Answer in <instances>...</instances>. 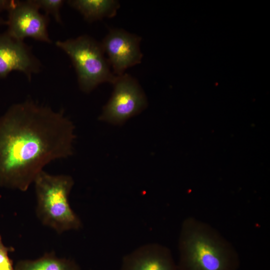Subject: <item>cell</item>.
<instances>
[{
	"label": "cell",
	"instance_id": "30bf717a",
	"mask_svg": "<svg viewBox=\"0 0 270 270\" xmlns=\"http://www.w3.org/2000/svg\"><path fill=\"white\" fill-rule=\"evenodd\" d=\"M72 8L78 12L90 22L112 18L117 14L120 4L116 0H70Z\"/></svg>",
	"mask_w": 270,
	"mask_h": 270
},
{
	"label": "cell",
	"instance_id": "277c9868",
	"mask_svg": "<svg viewBox=\"0 0 270 270\" xmlns=\"http://www.w3.org/2000/svg\"><path fill=\"white\" fill-rule=\"evenodd\" d=\"M57 47L70 58L75 69L80 89L88 93L98 85L112 84L116 76L112 70L101 43L84 34L64 40H57Z\"/></svg>",
	"mask_w": 270,
	"mask_h": 270
},
{
	"label": "cell",
	"instance_id": "5bb4252c",
	"mask_svg": "<svg viewBox=\"0 0 270 270\" xmlns=\"http://www.w3.org/2000/svg\"><path fill=\"white\" fill-rule=\"evenodd\" d=\"M15 0H0V12L4 10H8L12 6Z\"/></svg>",
	"mask_w": 270,
	"mask_h": 270
},
{
	"label": "cell",
	"instance_id": "9a60e30c",
	"mask_svg": "<svg viewBox=\"0 0 270 270\" xmlns=\"http://www.w3.org/2000/svg\"><path fill=\"white\" fill-rule=\"evenodd\" d=\"M6 21L4 20L2 18H0V26L3 24H6Z\"/></svg>",
	"mask_w": 270,
	"mask_h": 270
},
{
	"label": "cell",
	"instance_id": "9c48e42d",
	"mask_svg": "<svg viewBox=\"0 0 270 270\" xmlns=\"http://www.w3.org/2000/svg\"><path fill=\"white\" fill-rule=\"evenodd\" d=\"M121 270H179L172 252L158 243L142 245L124 256Z\"/></svg>",
	"mask_w": 270,
	"mask_h": 270
},
{
	"label": "cell",
	"instance_id": "4fadbf2b",
	"mask_svg": "<svg viewBox=\"0 0 270 270\" xmlns=\"http://www.w3.org/2000/svg\"><path fill=\"white\" fill-rule=\"evenodd\" d=\"M10 250V248L4 244L0 236V270H16L8 256V252Z\"/></svg>",
	"mask_w": 270,
	"mask_h": 270
},
{
	"label": "cell",
	"instance_id": "6da1fadb",
	"mask_svg": "<svg viewBox=\"0 0 270 270\" xmlns=\"http://www.w3.org/2000/svg\"><path fill=\"white\" fill-rule=\"evenodd\" d=\"M74 126L62 111L32 100L0 116V186L28 190L50 162L73 153Z\"/></svg>",
	"mask_w": 270,
	"mask_h": 270
},
{
	"label": "cell",
	"instance_id": "8992f818",
	"mask_svg": "<svg viewBox=\"0 0 270 270\" xmlns=\"http://www.w3.org/2000/svg\"><path fill=\"white\" fill-rule=\"evenodd\" d=\"M8 12L6 32L12 37L20 40L30 38L51 43L48 31V16L41 14L31 0H15Z\"/></svg>",
	"mask_w": 270,
	"mask_h": 270
},
{
	"label": "cell",
	"instance_id": "7c38bea8",
	"mask_svg": "<svg viewBox=\"0 0 270 270\" xmlns=\"http://www.w3.org/2000/svg\"><path fill=\"white\" fill-rule=\"evenodd\" d=\"M32 2L39 9L42 10L47 16L51 15L59 23H62L60 8L64 2L62 0H31Z\"/></svg>",
	"mask_w": 270,
	"mask_h": 270
},
{
	"label": "cell",
	"instance_id": "52a82bcc",
	"mask_svg": "<svg viewBox=\"0 0 270 270\" xmlns=\"http://www.w3.org/2000/svg\"><path fill=\"white\" fill-rule=\"evenodd\" d=\"M141 40L140 36L122 28L110 30L100 43L114 75H122L142 62Z\"/></svg>",
	"mask_w": 270,
	"mask_h": 270
},
{
	"label": "cell",
	"instance_id": "7a4b0ae2",
	"mask_svg": "<svg viewBox=\"0 0 270 270\" xmlns=\"http://www.w3.org/2000/svg\"><path fill=\"white\" fill-rule=\"evenodd\" d=\"M179 270H238L232 244L209 224L193 216L184 220L178 240Z\"/></svg>",
	"mask_w": 270,
	"mask_h": 270
},
{
	"label": "cell",
	"instance_id": "3957f363",
	"mask_svg": "<svg viewBox=\"0 0 270 270\" xmlns=\"http://www.w3.org/2000/svg\"><path fill=\"white\" fill-rule=\"evenodd\" d=\"M34 184L36 199V214L42 224L58 234L82 228L81 220L72 210L68 200L74 184L72 176L52 174L42 170Z\"/></svg>",
	"mask_w": 270,
	"mask_h": 270
},
{
	"label": "cell",
	"instance_id": "8fae6325",
	"mask_svg": "<svg viewBox=\"0 0 270 270\" xmlns=\"http://www.w3.org/2000/svg\"><path fill=\"white\" fill-rule=\"evenodd\" d=\"M16 270H80L74 260L57 258L54 254H46L36 260L19 262Z\"/></svg>",
	"mask_w": 270,
	"mask_h": 270
},
{
	"label": "cell",
	"instance_id": "5b68a950",
	"mask_svg": "<svg viewBox=\"0 0 270 270\" xmlns=\"http://www.w3.org/2000/svg\"><path fill=\"white\" fill-rule=\"evenodd\" d=\"M112 84V95L103 108L100 120L122 124L146 107L145 94L138 81L131 75L124 73L116 76Z\"/></svg>",
	"mask_w": 270,
	"mask_h": 270
},
{
	"label": "cell",
	"instance_id": "ba28073f",
	"mask_svg": "<svg viewBox=\"0 0 270 270\" xmlns=\"http://www.w3.org/2000/svg\"><path fill=\"white\" fill-rule=\"evenodd\" d=\"M41 68L40 62L24 40H16L6 32L0 34V78L18 71L30 80Z\"/></svg>",
	"mask_w": 270,
	"mask_h": 270
}]
</instances>
